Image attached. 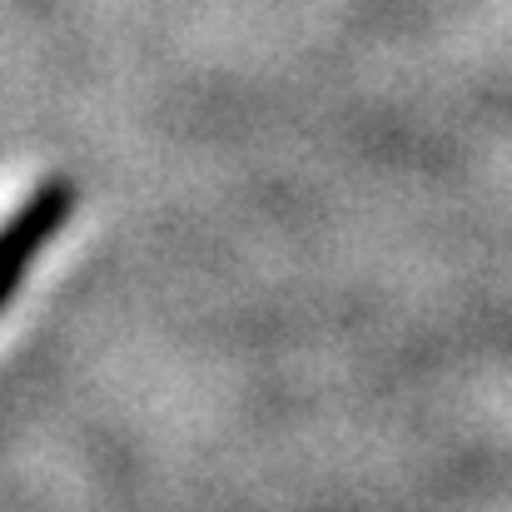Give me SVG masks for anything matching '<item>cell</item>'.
Segmentation results:
<instances>
[{"label": "cell", "mask_w": 512, "mask_h": 512, "mask_svg": "<svg viewBox=\"0 0 512 512\" xmlns=\"http://www.w3.org/2000/svg\"><path fill=\"white\" fill-rule=\"evenodd\" d=\"M75 209V189L65 179H45L5 224H0V309L10 304V294L20 289L30 259L55 239V229L65 224V214Z\"/></svg>", "instance_id": "1"}]
</instances>
